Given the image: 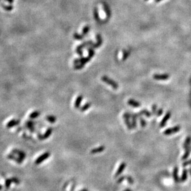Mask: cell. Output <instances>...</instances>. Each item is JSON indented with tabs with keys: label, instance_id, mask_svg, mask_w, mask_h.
<instances>
[{
	"label": "cell",
	"instance_id": "35",
	"mask_svg": "<svg viewBox=\"0 0 191 191\" xmlns=\"http://www.w3.org/2000/svg\"><path fill=\"white\" fill-rule=\"evenodd\" d=\"M191 165V159L190 160H188V161H185V162L183 163V164H182L183 166H187V165Z\"/></svg>",
	"mask_w": 191,
	"mask_h": 191
},
{
	"label": "cell",
	"instance_id": "46",
	"mask_svg": "<svg viewBox=\"0 0 191 191\" xmlns=\"http://www.w3.org/2000/svg\"><path fill=\"white\" fill-rule=\"evenodd\" d=\"M145 1H147V0H145Z\"/></svg>",
	"mask_w": 191,
	"mask_h": 191
},
{
	"label": "cell",
	"instance_id": "22",
	"mask_svg": "<svg viewBox=\"0 0 191 191\" xmlns=\"http://www.w3.org/2000/svg\"><path fill=\"white\" fill-rule=\"evenodd\" d=\"M14 153H17V155H19V158H21L22 160H23V159L25 158V157H26V155H25L24 153H23V152H21V151L18 150H14Z\"/></svg>",
	"mask_w": 191,
	"mask_h": 191
},
{
	"label": "cell",
	"instance_id": "5",
	"mask_svg": "<svg viewBox=\"0 0 191 191\" xmlns=\"http://www.w3.org/2000/svg\"><path fill=\"white\" fill-rule=\"evenodd\" d=\"M171 116V113L170 111L167 112V113H166L165 116L163 118V119L161 120V122H160V126L161 127V128H163V127L166 124L167 122H168V120L169 119Z\"/></svg>",
	"mask_w": 191,
	"mask_h": 191
},
{
	"label": "cell",
	"instance_id": "2",
	"mask_svg": "<svg viewBox=\"0 0 191 191\" xmlns=\"http://www.w3.org/2000/svg\"><path fill=\"white\" fill-rule=\"evenodd\" d=\"M181 130V127L179 125H176V126L173 127L172 128H168L166 130H165L164 131L163 134L166 136H169V135L174 134L177 133V132H179Z\"/></svg>",
	"mask_w": 191,
	"mask_h": 191
},
{
	"label": "cell",
	"instance_id": "16",
	"mask_svg": "<svg viewBox=\"0 0 191 191\" xmlns=\"http://www.w3.org/2000/svg\"><path fill=\"white\" fill-rule=\"evenodd\" d=\"M19 124V120H15V119H13L11 121H10L8 123V124L6 125V126L8 127V128H12V127L14 126V125H18Z\"/></svg>",
	"mask_w": 191,
	"mask_h": 191
},
{
	"label": "cell",
	"instance_id": "12",
	"mask_svg": "<svg viewBox=\"0 0 191 191\" xmlns=\"http://www.w3.org/2000/svg\"><path fill=\"white\" fill-rule=\"evenodd\" d=\"M83 99V97L82 95H80L77 97V99L75 100V103H74V107H75V108H80V105H81V103Z\"/></svg>",
	"mask_w": 191,
	"mask_h": 191
},
{
	"label": "cell",
	"instance_id": "6",
	"mask_svg": "<svg viewBox=\"0 0 191 191\" xmlns=\"http://www.w3.org/2000/svg\"><path fill=\"white\" fill-rule=\"evenodd\" d=\"M93 44V42H91V41H89V42L84 43V44L80 45V46H78V47H77V52L78 53V54H80V56H83V51H82V50H81V49H82L83 47H85V46H88V45H92Z\"/></svg>",
	"mask_w": 191,
	"mask_h": 191
},
{
	"label": "cell",
	"instance_id": "4",
	"mask_svg": "<svg viewBox=\"0 0 191 191\" xmlns=\"http://www.w3.org/2000/svg\"><path fill=\"white\" fill-rule=\"evenodd\" d=\"M50 153H49V152H45V153H44V154H42V155L40 156V157H39V158H37L35 161V163L36 165H39V164H41V163L43 162L44 160L49 158V157H50Z\"/></svg>",
	"mask_w": 191,
	"mask_h": 191
},
{
	"label": "cell",
	"instance_id": "45",
	"mask_svg": "<svg viewBox=\"0 0 191 191\" xmlns=\"http://www.w3.org/2000/svg\"><path fill=\"white\" fill-rule=\"evenodd\" d=\"M80 191H83V190H80Z\"/></svg>",
	"mask_w": 191,
	"mask_h": 191
},
{
	"label": "cell",
	"instance_id": "3",
	"mask_svg": "<svg viewBox=\"0 0 191 191\" xmlns=\"http://www.w3.org/2000/svg\"><path fill=\"white\" fill-rule=\"evenodd\" d=\"M123 117H124V121H125V123L127 126L128 129H129V130H131V129H133L132 123H131L130 121V118L131 117V114H130V113H129V112H125V113L124 114Z\"/></svg>",
	"mask_w": 191,
	"mask_h": 191
},
{
	"label": "cell",
	"instance_id": "8",
	"mask_svg": "<svg viewBox=\"0 0 191 191\" xmlns=\"http://www.w3.org/2000/svg\"><path fill=\"white\" fill-rule=\"evenodd\" d=\"M169 77V76L168 74H155L153 76V78L156 80H159V81H165V80L168 79Z\"/></svg>",
	"mask_w": 191,
	"mask_h": 191
},
{
	"label": "cell",
	"instance_id": "36",
	"mask_svg": "<svg viewBox=\"0 0 191 191\" xmlns=\"http://www.w3.org/2000/svg\"><path fill=\"white\" fill-rule=\"evenodd\" d=\"M11 180L10 179H7L6 181V183H5V184H6V188H9V185H10V184H11Z\"/></svg>",
	"mask_w": 191,
	"mask_h": 191
},
{
	"label": "cell",
	"instance_id": "33",
	"mask_svg": "<svg viewBox=\"0 0 191 191\" xmlns=\"http://www.w3.org/2000/svg\"><path fill=\"white\" fill-rule=\"evenodd\" d=\"M163 113V109L162 108H160V109L158 110L156 115H157V116H160L162 115Z\"/></svg>",
	"mask_w": 191,
	"mask_h": 191
},
{
	"label": "cell",
	"instance_id": "26",
	"mask_svg": "<svg viewBox=\"0 0 191 191\" xmlns=\"http://www.w3.org/2000/svg\"><path fill=\"white\" fill-rule=\"evenodd\" d=\"M39 115H40L39 111H34L33 112V113H32L31 114L29 115V117H30V118L34 119V118H36V117H37Z\"/></svg>",
	"mask_w": 191,
	"mask_h": 191
},
{
	"label": "cell",
	"instance_id": "43",
	"mask_svg": "<svg viewBox=\"0 0 191 191\" xmlns=\"http://www.w3.org/2000/svg\"><path fill=\"white\" fill-rule=\"evenodd\" d=\"M83 191H88V190H87V189H83Z\"/></svg>",
	"mask_w": 191,
	"mask_h": 191
},
{
	"label": "cell",
	"instance_id": "32",
	"mask_svg": "<svg viewBox=\"0 0 191 191\" xmlns=\"http://www.w3.org/2000/svg\"><path fill=\"white\" fill-rule=\"evenodd\" d=\"M89 30V27L88 26L85 27L83 29V35H86V33L88 32Z\"/></svg>",
	"mask_w": 191,
	"mask_h": 191
},
{
	"label": "cell",
	"instance_id": "10",
	"mask_svg": "<svg viewBox=\"0 0 191 191\" xmlns=\"http://www.w3.org/2000/svg\"><path fill=\"white\" fill-rule=\"evenodd\" d=\"M105 150V147L103 146H100L97 148H95V149H93L91 150L90 153L91 154H96V153H99L101 152H103V151Z\"/></svg>",
	"mask_w": 191,
	"mask_h": 191
},
{
	"label": "cell",
	"instance_id": "11",
	"mask_svg": "<svg viewBox=\"0 0 191 191\" xmlns=\"http://www.w3.org/2000/svg\"><path fill=\"white\" fill-rule=\"evenodd\" d=\"M131 118H132V125L133 129H136L137 126V119L138 117L136 116V114H131Z\"/></svg>",
	"mask_w": 191,
	"mask_h": 191
},
{
	"label": "cell",
	"instance_id": "20",
	"mask_svg": "<svg viewBox=\"0 0 191 191\" xmlns=\"http://www.w3.org/2000/svg\"><path fill=\"white\" fill-rule=\"evenodd\" d=\"M52 131H53V129H52V128H49V129L47 130L46 133H45V134H44V136H42V137H43L42 139H47L48 137H49V136H50V135L52 134Z\"/></svg>",
	"mask_w": 191,
	"mask_h": 191
},
{
	"label": "cell",
	"instance_id": "19",
	"mask_svg": "<svg viewBox=\"0 0 191 191\" xmlns=\"http://www.w3.org/2000/svg\"><path fill=\"white\" fill-rule=\"evenodd\" d=\"M91 106V103H86L85 104V105H84L82 107L80 108V110L81 111V112H84L85 111L88 110V109L90 108Z\"/></svg>",
	"mask_w": 191,
	"mask_h": 191
},
{
	"label": "cell",
	"instance_id": "30",
	"mask_svg": "<svg viewBox=\"0 0 191 191\" xmlns=\"http://www.w3.org/2000/svg\"><path fill=\"white\" fill-rule=\"evenodd\" d=\"M126 179H127V180L128 182H129V184H133V182H134V181H133V178H132V177L130 176H127Z\"/></svg>",
	"mask_w": 191,
	"mask_h": 191
},
{
	"label": "cell",
	"instance_id": "1",
	"mask_svg": "<svg viewBox=\"0 0 191 191\" xmlns=\"http://www.w3.org/2000/svg\"><path fill=\"white\" fill-rule=\"evenodd\" d=\"M101 79H102V81H103V82H105V83L107 84L108 85L112 87L113 89H118L119 87L118 84H117L116 82H115L114 81H113V80L110 79L109 78V77H108L107 76H103V77L101 78Z\"/></svg>",
	"mask_w": 191,
	"mask_h": 191
},
{
	"label": "cell",
	"instance_id": "44",
	"mask_svg": "<svg viewBox=\"0 0 191 191\" xmlns=\"http://www.w3.org/2000/svg\"><path fill=\"white\" fill-rule=\"evenodd\" d=\"M1 189H2V187H1V185H0V190H1Z\"/></svg>",
	"mask_w": 191,
	"mask_h": 191
},
{
	"label": "cell",
	"instance_id": "37",
	"mask_svg": "<svg viewBox=\"0 0 191 191\" xmlns=\"http://www.w3.org/2000/svg\"><path fill=\"white\" fill-rule=\"evenodd\" d=\"M11 181L13 182H15L16 184H19V181L18 180V179L15 178V177H13V178H12Z\"/></svg>",
	"mask_w": 191,
	"mask_h": 191
},
{
	"label": "cell",
	"instance_id": "14",
	"mask_svg": "<svg viewBox=\"0 0 191 191\" xmlns=\"http://www.w3.org/2000/svg\"><path fill=\"white\" fill-rule=\"evenodd\" d=\"M97 42L96 44H94L93 43L92 45V48H97L99 46H100L102 44V38H101V37L100 35H97Z\"/></svg>",
	"mask_w": 191,
	"mask_h": 191
},
{
	"label": "cell",
	"instance_id": "21",
	"mask_svg": "<svg viewBox=\"0 0 191 191\" xmlns=\"http://www.w3.org/2000/svg\"><path fill=\"white\" fill-rule=\"evenodd\" d=\"M140 114H141V116L142 115H145L146 117H151V113H150V112L149 111H148L147 109H143L142 111H141L140 112Z\"/></svg>",
	"mask_w": 191,
	"mask_h": 191
},
{
	"label": "cell",
	"instance_id": "34",
	"mask_svg": "<svg viewBox=\"0 0 191 191\" xmlns=\"http://www.w3.org/2000/svg\"><path fill=\"white\" fill-rule=\"evenodd\" d=\"M125 178H126V176H121V177H120L119 178V179L117 180V184H120V183H121L122 182V181H124V180L125 179Z\"/></svg>",
	"mask_w": 191,
	"mask_h": 191
},
{
	"label": "cell",
	"instance_id": "29",
	"mask_svg": "<svg viewBox=\"0 0 191 191\" xmlns=\"http://www.w3.org/2000/svg\"><path fill=\"white\" fill-rule=\"evenodd\" d=\"M157 105H153L152 106V114H156L157 113Z\"/></svg>",
	"mask_w": 191,
	"mask_h": 191
},
{
	"label": "cell",
	"instance_id": "24",
	"mask_svg": "<svg viewBox=\"0 0 191 191\" xmlns=\"http://www.w3.org/2000/svg\"><path fill=\"white\" fill-rule=\"evenodd\" d=\"M0 5H1V6H2L3 8V9L6 11H11V10H13V6H6V5H4V3H1V1H0Z\"/></svg>",
	"mask_w": 191,
	"mask_h": 191
},
{
	"label": "cell",
	"instance_id": "15",
	"mask_svg": "<svg viewBox=\"0 0 191 191\" xmlns=\"http://www.w3.org/2000/svg\"><path fill=\"white\" fill-rule=\"evenodd\" d=\"M191 144V137H187L185 139V142H184V144H183V148L184 149H186L187 148L190 147V145Z\"/></svg>",
	"mask_w": 191,
	"mask_h": 191
},
{
	"label": "cell",
	"instance_id": "23",
	"mask_svg": "<svg viewBox=\"0 0 191 191\" xmlns=\"http://www.w3.org/2000/svg\"><path fill=\"white\" fill-rule=\"evenodd\" d=\"M46 119L50 123H54L57 121V118L54 116H48L46 117Z\"/></svg>",
	"mask_w": 191,
	"mask_h": 191
},
{
	"label": "cell",
	"instance_id": "18",
	"mask_svg": "<svg viewBox=\"0 0 191 191\" xmlns=\"http://www.w3.org/2000/svg\"><path fill=\"white\" fill-rule=\"evenodd\" d=\"M190 152H191V149H190V147L187 148V149H185V153H184V155L182 156V160H186L187 158L189 157V156L190 155Z\"/></svg>",
	"mask_w": 191,
	"mask_h": 191
},
{
	"label": "cell",
	"instance_id": "47",
	"mask_svg": "<svg viewBox=\"0 0 191 191\" xmlns=\"http://www.w3.org/2000/svg\"><path fill=\"white\" fill-rule=\"evenodd\" d=\"M124 191H125V190H124Z\"/></svg>",
	"mask_w": 191,
	"mask_h": 191
},
{
	"label": "cell",
	"instance_id": "27",
	"mask_svg": "<svg viewBox=\"0 0 191 191\" xmlns=\"http://www.w3.org/2000/svg\"><path fill=\"white\" fill-rule=\"evenodd\" d=\"M73 37L75 39L77 40H82L83 38L84 35H79L78 33H75L74 35H73Z\"/></svg>",
	"mask_w": 191,
	"mask_h": 191
},
{
	"label": "cell",
	"instance_id": "9",
	"mask_svg": "<svg viewBox=\"0 0 191 191\" xmlns=\"http://www.w3.org/2000/svg\"><path fill=\"white\" fill-rule=\"evenodd\" d=\"M173 178L176 183H179L180 182V181H181L178 176V168L177 166H175L174 168Z\"/></svg>",
	"mask_w": 191,
	"mask_h": 191
},
{
	"label": "cell",
	"instance_id": "39",
	"mask_svg": "<svg viewBox=\"0 0 191 191\" xmlns=\"http://www.w3.org/2000/svg\"><path fill=\"white\" fill-rule=\"evenodd\" d=\"M5 1H8V2L10 4H12L13 2H14V0H5ZM0 1H1V0H0Z\"/></svg>",
	"mask_w": 191,
	"mask_h": 191
},
{
	"label": "cell",
	"instance_id": "7",
	"mask_svg": "<svg viewBox=\"0 0 191 191\" xmlns=\"http://www.w3.org/2000/svg\"><path fill=\"white\" fill-rule=\"evenodd\" d=\"M126 166H127V164L125 163V162L122 163L121 165H120L119 167V168H118V169L117 170V171H116V174H115V176H114L115 178L119 176H120V175H121L123 171L124 170V169H125Z\"/></svg>",
	"mask_w": 191,
	"mask_h": 191
},
{
	"label": "cell",
	"instance_id": "25",
	"mask_svg": "<svg viewBox=\"0 0 191 191\" xmlns=\"http://www.w3.org/2000/svg\"><path fill=\"white\" fill-rule=\"evenodd\" d=\"M139 120H140V125H141L142 128H145V126L146 125V121H145V119H144L142 117L140 116L138 117Z\"/></svg>",
	"mask_w": 191,
	"mask_h": 191
},
{
	"label": "cell",
	"instance_id": "42",
	"mask_svg": "<svg viewBox=\"0 0 191 191\" xmlns=\"http://www.w3.org/2000/svg\"><path fill=\"white\" fill-rule=\"evenodd\" d=\"M125 191H132V190H130V189H127L126 190H125Z\"/></svg>",
	"mask_w": 191,
	"mask_h": 191
},
{
	"label": "cell",
	"instance_id": "28",
	"mask_svg": "<svg viewBox=\"0 0 191 191\" xmlns=\"http://www.w3.org/2000/svg\"><path fill=\"white\" fill-rule=\"evenodd\" d=\"M104 10H105V11L106 12L107 14L108 17H110V9H109V7H108V6H107V5H106V6H105V5H104Z\"/></svg>",
	"mask_w": 191,
	"mask_h": 191
},
{
	"label": "cell",
	"instance_id": "13",
	"mask_svg": "<svg viewBox=\"0 0 191 191\" xmlns=\"http://www.w3.org/2000/svg\"><path fill=\"white\" fill-rule=\"evenodd\" d=\"M128 104L130 106H133V107H139V106H141V104L138 102V101H135L134 100L130 99L128 101Z\"/></svg>",
	"mask_w": 191,
	"mask_h": 191
},
{
	"label": "cell",
	"instance_id": "38",
	"mask_svg": "<svg viewBox=\"0 0 191 191\" xmlns=\"http://www.w3.org/2000/svg\"><path fill=\"white\" fill-rule=\"evenodd\" d=\"M74 188H75V182L73 183V185H72L71 188V190H70V191H74Z\"/></svg>",
	"mask_w": 191,
	"mask_h": 191
},
{
	"label": "cell",
	"instance_id": "31",
	"mask_svg": "<svg viewBox=\"0 0 191 191\" xmlns=\"http://www.w3.org/2000/svg\"><path fill=\"white\" fill-rule=\"evenodd\" d=\"M88 51H89V56L92 58L94 54V50H93L91 48H88Z\"/></svg>",
	"mask_w": 191,
	"mask_h": 191
},
{
	"label": "cell",
	"instance_id": "41",
	"mask_svg": "<svg viewBox=\"0 0 191 191\" xmlns=\"http://www.w3.org/2000/svg\"><path fill=\"white\" fill-rule=\"evenodd\" d=\"M162 1V0H155L156 2H160V1Z\"/></svg>",
	"mask_w": 191,
	"mask_h": 191
},
{
	"label": "cell",
	"instance_id": "40",
	"mask_svg": "<svg viewBox=\"0 0 191 191\" xmlns=\"http://www.w3.org/2000/svg\"><path fill=\"white\" fill-rule=\"evenodd\" d=\"M189 173H190V176H191V168H189Z\"/></svg>",
	"mask_w": 191,
	"mask_h": 191
},
{
	"label": "cell",
	"instance_id": "17",
	"mask_svg": "<svg viewBox=\"0 0 191 191\" xmlns=\"http://www.w3.org/2000/svg\"><path fill=\"white\" fill-rule=\"evenodd\" d=\"M187 173H188V171L186 169H184L183 170L182 176H181V182H184V181H186L187 179Z\"/></svg>",
	"mask_w": 191,
	"mask_h": 191
}]
</instances>
